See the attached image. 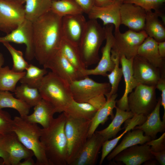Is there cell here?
I'll list each match as a JSON object with an SVG mask.
<instances>
[{
    "label": "cell",
    "instance_id": "cell-1",
    "mask_svg": "<svg viewBox=\"0 0 165 165\" xmlns=\"http://www.w3.org/2000/svg\"><path fill=\"white\" fill-rule=\"evenodd\" d=\"M62 19L50 10L32 22L34 56L43 66L60 48L63 37Z\"/></svg>",
    "mask_w": 165,
    "mask_h": 165
},
{
    "label": "cell",
    "instance_id": "cell-2",
    "mask_svg": "<svg viewBox=\"0 0 165 165\" xmlns=\"http://www.w3.org/2000/svg\"><path fill=\"white\" fill-rule=\"evenodd\" d=\"M65 122V115L62 112L54 118L48 127L41 128L40 140L50 165H67Z\"/></svg>",
    "mask_w": 165,
    "mask_h": 165
},
{
    "label": "cell",
    "instance_id": "cell-3",
    "mask_svg": "<svg viewBox=\"0 0 165 165\" xmlns=\"http://www.w3.org/2000/svg\"><path fill=\"white\" fill-rule=\"evenodd\" d=\"M41 128L20 116L13 119L12 131L20 142L31 151L36 161V165H50L40 140Z\"/></svg>",
    "mask_w": 165,
    "mask_h": 165
},
{
    "label": "cell",
    "instance_id": "cell-4",
    "mask_svg": "<svg viewBox=\"0 0 165 165\" xmlns=\"http://www.w3.org/2000/svg\"><path fill=\"white\" fill-rule=\"evenodd\" d=\"M105 37V28L102 27L97 20L87 21L78 45L82 60L86 68L99 62V50Z\"/></svg>",
    "mask_w": 165,
    "mask_h": 165
},
{
    "label": "cell",
    "instance_id": "cell-5",
    "mask_svg": "<svg viewBox=\"0 0 165 165\" xmlns=\"http://www.w3.org/2000/svg\"><path fill=\"white\" fill-rule=\"evenodd\" d=\"M42 99L62 113L73 99L69 84L52 72L44 77L38 88Z\"/></svg>",
    "mask_w": 165,
    "mask_h": 165
},
{
    "label": "cell",
    "instance_id": "cell-6",
    "mask_svg": "<svg viewBox=\"0 0 165 165\" xmlns=\"http://www.w3.org/2000/svg\"><path fill=\"white\" fill-rule=\"evenodd\" d=\"M64 113L65 131L68 144L67 165H70L88 139L91 120L75 118Z\"/></svg>",
    "mask_w": 165,
    "mask_h": 165
},
{
    "label": "cell",
    "instance_id": "cell-7",
    "mask_svg": "<svg viewBox=\"0 0 165 165\" xmlns=\"http://www.w3.org/2000/svg\"><path fill=\"white\" fill-rule=\"evenodd\" d=\"M156 86L139 84L128 97L129 111L134 115L147 116L155 108L157 101Z\"/></svg>",
    "mask_w": 165,
    "mask_h": 165
},
{
    "label": "cell",
    "instance_id": "cell-8",
    "mask_svg": "<svg viewBox=\"0 0 165 165\" xmlns=\"http://www.w3.org/2000/svg\"><path fill=\"white\" fill-rule=\"evenodd\" d=\"M114 35L111 51L120 57L124 56L129 59L137 55L139 47L148 36L144 30L137 32L130 29L123 33L114 31Z\"/></svg>",
    "mask_w": 165,
    "mask_h": 165
},
{
    "label": "cell",
    "instance_id": "cell-9",
    "mask_svg": "<svg viewBox=\"0 0 165 165\" xmlns=\"http://www.w3.org/2000/svg\"><path fill=\"white\" fill-rule=\"evenodd\" d=\"M73 99L79 102H86L96 96H105L110 91L109 83H99L89 78L88 76L72 82L69 84Z\"/></svg>",
    "mask_w": 165,
    "mask_h": 165
},
{
    "label": "cell",
    "instance_id": "cell-10",
    "mask_svg": "<svg viewBox=\"0 0 165 165\" xmlns=\"http://www.w3.org/2000/svg\"><path fill=\"white\" fill-rule=\"evenodd\" d=\"M17 2L0 0V30L8 34L26 19L24 6Z\"/></svg>",
    "mask_w": 165,
    "mask_h": 165
},
{
    "label": "cell",
    "instance_id": "cell-11",
    "mask_svg": "<svg viewBox=\"0 0 165 165\" xmlns=\"http://www.w3.org/2000/svg\"><path fill=\"white\" fill-rule=\"evenodd\" d=\"M43 67L50 70L69 84L85 77L68 61L59 49Z\"/></svg>",
    "mask_w": 165,
    "mask_h": 165
},
{
    "label": "cell",
    "instance_id": "cell-12",
    "mask_svg": "<svg viewBox=\"0 0 165 165\" xmlns=\"http://www.w3.org/2000/svg\"><path fill=\"white\" fill-rule=\"evenodd\" d=\"M113 25L112 24L105 26L106 43L101 49V58L95 68L90 69L86 68L81 72L83 76L89 75L107 76V73L110 72L113 69L115 65L111 57V50L114 38L113 33Z\"/></svg>",
    "mask_w": 165,
    "mask_h": 165
},
{
    "label": "cell",
    "instance_id": "cell-13",
    "mask_svg": "<svg viewBox=\"0 0 165 165\" xmlns=\"http://www.w3.org/2000/svg\"><path fill=\"white\" fill-rule=\"evenodd\" d=\"M12 42L24 44L26 46L25 57L29 61L34 57L33 41L32 22L25 20L17 28L3 37H0V43Z\"/></svg>",
    "mask_w": 165,
    "mask_h": 165
},
{
    "label": "cell",
    "instance_id": "cell-14",
    "mask_svg": "<svg viewBox=\"0 0 165 165\" xmlns=\"http://www.w3.org/2000/svg\"><path fill=\"white\" fill-rule=\"evenodd\" d=\"M133 76L140 84L156 86L161 76L162 71L144 58L137 55L134 58L132 63Z\"/></svg>",
    "mask_w": 165,
    "mask_h": 165
},
{
    "label": "cell",
    "instance_id": "cell-15",
    "mask_svg": "<svg viewBox=\"0 0 165 165\" xmlns=\"http://www.w3.org/2000/svg\"><path fill=\"white\" fill-rule=\"evenodd\" d=\"M105 140L103 137L95 132L88 138L70 165H94Z\"/></svg>",
    "mask_w": 165,
    "mask_h": 165
},
{
    "label": "cell",
    "instance_id": "cell-16",
    "mask_svg": "<svg viewBox=\"0 0 165 165\" xmlns=\"http://www.w3.org/2000/svg\"><path fill=\"white\" fill-rule=\"evenodd\" d=\"M121 24L137 32L144 30L146 11L135 5L123 3L120 9Z\"/></svg>",
    "mask_w": 165,
    "mask_h": 165
},
{
    "label": "cell",
    "instance_id": "cell-17",
    "mask_svg": "<svg viewBox=\"0 0 165 165\" xmlns=\"http://www.w3.org/2000/svg\"><path fill=\"white\" fill-rule=\"evenodd\" d=\"M121 0H117L112 3L103 6L94 5L87 14L90 19H100L104 26L109 24L115 26V31H120L121 25L120 9L123 3Z\"/></svg>",
    "mask_w": 165,
    "mask_h": 165
},
{
    "label": "cell",
    "instance_id": "cell-18",
    "mask_svg": "<svg viewBox=\"0 0 165 165\" xmlns=\"http://www.w3.org/2000/svg\"><path fill=\"white\" fill-rule=\"evenodd\" d=\"M150 147L145 143L141 145L132 146L118 154L113 159L117 162H122L126 165H140L154 158Z\"/></svg>",
    "mask_w": 165,
    "mask_h": 165
},
{
    "label": "cell",
    "instance_id": "cell-19",
    "mask_svg": "<svg viewBox=\"0 0 165 165\" xmlns=\"http://www.w3.org/2000/svg\"><path fill=\"white\" fill-rule=\"evenodd\" d=\"M86 22L83 14L62 17L61 26L63 37L78 45Z\"/></svg>",
    "mask_w": 165,
    "mask_h": 165
},
{
    "label": "cell",
    "instance_id": "cell-20",
    "mask_svg": "<svg viewBox=\"0 0 165 165\" xmlns=\"http://www.w3.org/2000/svg\"><path fill=\"white\" fill-rule=\"evenodd\" d=\"M134 58L129 59L124 56L120 57L125 86L123 95L120 99L116 101V104L118 108L124 111H129L128 104V95L139 84L133 76L132 63Z\"/></svg>",
    "mask_w": 165,
    "mask_h": 165
},
{
    "label": "cell",
    "instance_id": "cell-21",
    "mask_svg": "<svg viewBox=\"0 0 165 165\" xmlns=\"http://www.w3.org/2000/svg\"><path fill=\"white\" fill-rule=\"evenodd\" d=\"M6 149L9 155L10 165H19L23 159L32 157L33 152L24 146L12 132L5 135Z\"/></svg>",
    "mask_w": 165,
    "mask_h": 165
},
{
    "label": "cell",
    "instance_id": "cell-22",
    "mask_svg": "<svg viewBox=\"0 0 165 165\" xmlns=\"http://www.w3.org/2000/svg\"><path fill=\"white\" fill-rule=\"evenodd\" d=\"M161 105V98L152 111L147 116L145 122L142 124L135 126L134 129L142 130L145 135L151 138H155L159 132H164L165 129V116H163L161 121L160 116V109Z\"/></svg>",
    "mask_w": 165,
    "mask_h": 165
},
{
    "label": "cell",
    "instance_id": "cell-23",
    "mask_svg": "<svg viewBox=\"0 0 165 165\" xmlns=\"http://www.w3.org/2000/svg\"><path fill=\"white\" fill-rule=\"evenodd\" d=\"M34 107L33 112L24 118L31 123L41 125L43 128H47L54 119V114L57 113L55 108L42 99Z\"/></svg>",
    "mask_w": 165,
    "mask_h": 165
},
{
    "label": "cell",
    "instance_id": "cell-24",
    "mask_svg": "<svg viewBox=\"0 0 165 165\" xmlns=\"http://www.w3.org/2000/svg\"><path fill=\"white\" fill-rule=\"evenodd\" d=\"M158 43L153 38L148 36L139 47L137 55L144 58L154 66L164 72V59L159 54Z\"/></svg>",
    "mask_w": 165,
    "mask_h": 165
},
{
    "label": "cell",
    "instance_id": "cell-25",
    "mask_svg": "<svg viewBox=\"0 0 165 165\" xmlns=\"http://www.w3.org/2000/svg\"><path fill=\"white\" fill-rule=\"evenodd\" d=\"M132 131H128L120 143L107 156V160L110 161L119 152L132 146L143 145L151 140L148 136L144 135L143 131L139 129H134Z\"/></svg>",
    "mask_w": 165,
    "mask_h": 165
},
{
    "label": "cell",
    "instance_id": "cell-26",
    "mask_svg": "<svg viewBox=\"0 0 165 165\" xmlns=\"http://www.w3.org/2000/svg\"><path fill=\"white\" fill-rule=\"evenodd\" d=\"M118 96L116 93L106 99L105 105L97 110L91 121L88 134V138L95 132L99 125H103L107 120L108 116H111L112 119L114 117L113 110L116 107V99Z\"/></svg>",
    "mask_w": 165,
    "mask_h": 165
},
{
    "label": "cell",
    "instance_id": "cell-27",
    "mask_svg": "<svg viewBox=\"0 0 165 165\" xmlns=\"http://www.w3.org/2000/svg\"><path fill=\"white\" fill-rule=\"evenodd\" d=\"M115 108V116L108 126L103 130L95 131L101 136L105 141L115 137L118 132L123 129L121 127L122 124L134 116V114L130 111H124L116 106Z\"/></svg>",
    "mask_w": 165,
    "mask_h": 165
},
{
    "label": "cell",
    "instance_id": "cell-28",
    "mask_svg": "<svg viewBox=\"0 0 165 165\" xmlns=\"http://www.w3.org/2000/svg\"><path fill=\"white\" fill-rule=\"evenodd\" d=\"M156 12L146 11L144 30L157 42L165 41V28Z\"/></svg>",
    "mask_w": 165,
    "mask_h": 165
},
{
    "label": "cell",
    "instance_id": "cell-29",
    "mask_svg": "<svg viewBox=\"0 0 165 165\" xmlns=\"http://www.w3.org/2000/svg\"><path fill=\"white\" fill-rule=\"evenodd\" d=\"M51 0H26L24 6L25 18L32 22L51 10Z\"/></svg>",
    "mask_w": 165,
    "mask_h": 165
},
{
    "label": "cell",
    "instance_id": "cell-30",
    "mask_svg": "<svg viewBox=\"0 0 165 165\" xmlns=\"http://www.w3.org/2000/svg\"><path fill=\"white\" fill-rule=\"evenodd\" d=\"M59 49L68 61L81 73L86 68L82 60L78 45L63 37Z\"/></svg>",
    "mask_w": 165,
    "mask_h": 165
},
{
    "label": "cell",
    "instance_id": "cell-31",
    "mask_svg": "<svg viewBox=\"0 0 165 165\" xmlns=\"http://www.w3.org/2000/svg\"><path fill=\"white\" fill-rule=\"evenodd\" d=\"M5 108L14 109L20 116L25 118L28 115L31 107L22 100L14 97L9 91H0V109Z\"/></svg>",
    "mask_w": 165,
    "mask_h": 165
},
{
    "label": "cell",
    "instance_id": "cell-32",
    "mask_svg": "<svg viewBox=\"0 0 165 165\" xmlns=\"http://www.w3.org/2000/svg\"><path fill=\"white\" fill-rule=\"evenodd\" d=\"M26 72H18L6 66L0 68V91L14 92L17 82L25 75Z\"/></svg>",
    "mask_w": 165,
    "mask_h": 165
},
{
    "label": "cell",
    "instance_id": "cell-33",
    "mask_svg": "<svg viewBox=\"0 0 165 165\" xmlns=\"http://www.w3.org/2000/svg\"><path fill=\"white\" fill-rule=\"evenodd\" d=\"M96 111L88 103L79 102L73 99L63 112L75 118L91 120Z\"/></svg>",
    "mask_w": 165,
    "mask_h": 165
},
{
    "label": "cell",
    "instance_id": "cell-34",
    "mask_svg": "<svg viewBox=\"0 0 165 165\" xmlns=\"http://www.w3.org/2000/svg\"><path fill=\"white\" fill-rule=\"evenodd\" d=\"M51 10L62 17L84 13L81 8L73 0L52 1Z\"/></svg>",
    "mask_w": 165,
    "mask_h": 165
},
{
    "label": "cell",
    "instance_id": "cell-35",
    "mask_svg": "<svg viewBox=\"0 0 165 165\" xmlns=\"http://www.w3.org/2000/svg\"><path fill=\"white\" fill-rule=\"evenodd\" d=\"M16 97L24 102L31 108L35 106L42 99L38 89L21 84L16 87L14 92Z\"/></svg>",
    "mask_w": 165,
    "mask_h": 165
},
{
    "label": "cell",
    "instance_id": "cell-36",
    "mask_svg": "<svg viewBox=\"0 0 165 165\" xmlns=\"http://www.w3.org/2000/svg\"><path fill=\"white\" fill-rule=\"evenodd\" d=\"M46 69L44 68H40L32 64H29L25 75L19 81L21 84L38 89L44 77L47 73Z\"/></svg>",
    "mask_w": 165,
    "mask_h": 165
},
{
    "label": "cell",
    "instance_id": "cell-37",
    "mask_svg": "<svg viewBox=\"0 0 165 165\" xmlns=\"http://www.w3.org/2000/svg\"><path fill=\"white\" fill-rule=\"evenodd\" d=\"M111 57L115 65L110 73L108 74L107 75L111 87L110 91L105 95L107 99L109 98L113 94L116 93L119 83L123 75L122 68L119 67V56L117 53L111 50Z\"/></svg>",
    "mask_w": 165,
    "mask_h": 165
},
{
    "label": "cell",
    "instance_id": "cell-38",
    "mask_svg": "<svg viewBox=\"0 0 165 165\" xmlns=\"http://www.w3.org/2000/svg\"><path fill=\"white\" fill-rule=\"evenodd\" d=\"M2 44L12 56L13 62L12 69L13 71L18 72H22L26 70L29 64L24 58L22 52L16 49L9 42H4Z\"/></svg>",
    "mask_w": 165,
    "mask_h": 165
},
{
    "label": "cell",
    "instance_id": "cell-39",
    "mask_svg": "<svg viewBox=\"0 0 165 165\" xmlns=\"http://www.w3.org/2000/svg\"><path fill=\"white\" fill-rule=\"evenodd\" d=\"M165 2V0H123V3L135 5L148 11L159 10Z\"/></svg>",
    "mask_w": 165,
    "mask_h": 165
},
{
    "label": "cell",
    "instance_id": "cell-40",
    "mask_svg": "<svg viewBox=\"0 0 165 165\" xmlns=\"http://www.w3.org/2000/svg\"><path fill=\"white\" fill-rule=\"evenodd\" d=\"M13 119L7 112L0 109V135H5L12 132Z\"/></svg>",
    "mask_w": 165,
    "mask_h": 165
},
{
    "label": "cell",
    "instance_id": "cell-41",
    "mask_svg": "<svg viewBox=\"0 0 165 165\" xmlns=\"http://www.w3.org/2000/svg\"><path fill=\"white\" fill-rule=\"evenodd\" d=\"M128 130L126 129L120 135L115 138L105 141L102 146V153L99 164L101 165L105 157L115 148L119 140Z\"/></svg>",
    "mask_w": 165,
    "mask_h": 165
},
{
    "label": "cell",
    "instance_id": "cell-42",
    "mask_svg": "<svg viewBox=\"0 0 165 165\" xmlns=\"http://www.w3.org/2000/svg\"><path fill=\"white\" fill-rule=\"evenodd\" d=\"M165 133L158 139L151 140L145 144L150 147L151 152H157L165 150Z\"/></svg>",
    "mask_w": 165,
    "mask_h": 165
},
{
    "label": "cell",
    "instance_id": "cell-43",
    "mask_svg": "<svg viewBox=\"0 0 165 165\" xmlns=\"http://www.w3.org/2000/svg\"><path fill=\"white\" fill-rule=\"evenodd\" d=\"M106 101L105 95L100 94L91 98L86 102L91 105L97 111L105 105Z\"/></svg>",
    "mask_w": 165,
    "mask_h": 165
},
{
    "label": "cell",
    "instance_id": "cell-44",
    "mask_svg": "<svg viewBox=\"0 0 165 165\" xmlns=\"http://www.w3.org/2000/svg\"><path fill=\"white\" fill-rule=\"evenodd\" d=\"M5 135H0V158L3 160V165H10L9 155L5 145Z\"/></svg>",
    "mask_w": 165,
    "mask_h": 165
},
{
    "label": "cell",
    "instance_id": "cell-45",
    "mask_svg": "<svg viewBox=\"0 0 165 165\" xmlns=\"http://www.w3.org/2000/svg\"><path fill=\"white\" fill-rule=\"evenodd\" d=\"M88 14L95 5V0H73Z\"/></svg>",
    "mask_w": 165,
    "mask_h": 165
},
{
    "label": "cell",
    "instance_id": "cell-46",
    "mask_svg": "<svg viewBox=\"0 0 165 165\" xmlns=\"http://www.w3.org/2000/svg\"><path fill=\"white\" fill-rule=\"evenodd\" d=\"M156 88L161 92V105L163 106L165 113V78L163 75L156 85Z\"/></svg>",
    "mask_w": 165,
    "mask_h": 165
},
{
    "label": "cell",
    "instance_id": "cell-47",
    "mask_svg": "<svg viewBox=\"0 0 165 165\" xmlns=\"http://www.w3.org/2000/svg\"><path fill=\"white\" fill-rule=\"evenodd\" d=\"M154 158L160 165L165 164V150L157 152H151Z\"/></svg>",
    "mask_w": 165,
    "mask_h": 165
},
{
    "label": "cell",
    "instance_id": "cell-48",
    "mask_svg": "<svg viewBox=\"0 0 165 165\" xmlns=\"http://www.w3.org/2000/svg\"><path fill=\"white\" fill-rule=\"evenodd\" d=\"M158 49L160 56L164 59L165 57V41L158 42Z\"/></svg>",
    "mask_w": 165,
    "mask_h": 165
},
{
    "label": "cell",
    "instance_id": "cell-49",
    "mask_svg": "<svg viewBox=\"0 0 165 165\" xmlns=\"http://www.w3.org/2000/svg\"><path fill=\"white\" fill-rule=\"evenodd\" d=\"M114 2L113 0H95V5L103 6L109 5Z\"/></svg>",
    "mask_w": 165,
    "mask_h": 165
},
{
    "label": "cell",
    "instance_id": "cell-50",
    "mask_svg": "<svg viewBox=\"0 0 165 165\" xmlns=\"http://www.w3.org/2000/svg\"><path fill=\"white\" fill-rule=\"evenodd\" d=\"M19 165H36V163L32 157L24 159V161L20 162Z\"/></svg>",
    "mask_w": 165,
    "mask_h": 165
},
{
    "label": "cell",
    "instance_id": "cell-51",
    "mask_svg": "<svg viewBox=\"0 0 165 165\" xmlns=\"http://www.w3.org/2000/svg\"><path fill=\"white\" fill-rule=\"evenodd\" d=\"M4 59L3 54L0 52V68L4 64Z\"/></svg>",
    "mask_w": 165,
    "mask_h": 165
},
{
    "label": "cell",
    "instance_id": "cell-52",
    "mask_svg": "<svg viewBox=\"0 0 165 165\" xmlns=\"http://www.w3.org/2000/svg\"><path fill=\"white\" fill-rule=\"evenodd\" d=\"M6 0L12 1L17 2L22 4H24L25 3L26 1V0Z\"/></svg>",
    "mask_w": 165,
    "mask_h": 165
},
{
    "label": "cell",
    "instance_id": "cell-53",
    "mask_svg": "<svg viewBox=\"0 0 165 165\" xmlns=\"http://www.w3.org/2000/svg\"><path fill=\"white\" fill-rule=\"evenodd\" d=\"M113 0L114 1H115L117 0ZM122 0V1H123V0Z\"/></svg>",
    "mask_w": 165,
    "mask_h": 165
},
{
    "label": "cell",
    "instance_id": "cell-54",
    "mask_svg": "<svg viewBox=\"0 0 165 165\" xmlns=\"http://www.w3.org/2000/svg\"><path fill=\"white\" fill-rule=\"evenodd\" d=\"M52 1H56V0H51Z\"/></svg>",
    "mask_w": 165,
    "mask_h": 165
}]
</instances>
